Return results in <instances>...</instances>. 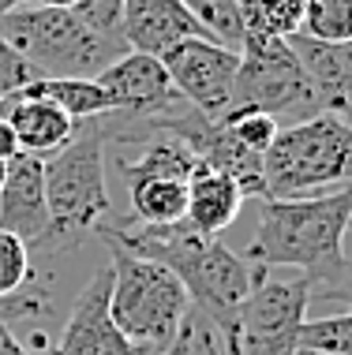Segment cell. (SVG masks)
Listing matches in <instances>:
<instances>
[{
    "label": "cell",
    "mask_w": 352,
    "mask_h": 355,
    "mask_svg": "<svg viewBox=\"0 0 352 355\" xmlns=\"http://www.w3.org/2000/svg\"><path fill=\"white\" fill-rule=\"evenodd\" d=\"M94 232L109 239L117 251L146 258V262H158L169 273H176V281L184 284L187 300H192V311L203 314L221 333L225 348L233 344L236 314L251 292V266L236 251H229L221 239L199 236L187 220H180V225H135V220L112 225V220H101Z\"/></svg>",
    "instance_id": "obj_1"
},
{
    "label": "cell",
    "mask_w": 352,
    "mask_h": 355,
    "mask_svg": "<svg viewBox=\"0 0 352 355\" xmlns=\"http://www.w3.org/2000/svg\"><path fill=\"white\" fill-rule=\"evenodd\" d=\"M352 217V184L311 198H262L259 225L247 243V266L255 270H300L315 284H326L345 270V243Z\"/></svg>",
    "instance_id": "obj_2"
},
{
    "label": "cell",
    "mask_w": 352,
    "mask_h": 355,
    "mask_svg": "<svg viewBox=\"0 0 352 355\" xmlns=\"http://www.w3.org/2000/svg\"><path fill=\"white\" fill-rule=\"evenodd\" d=\"M0 37L37 71V79H98L131 53L124 37L94 34L75 12L15 8L0 19Z\"/></svg>",
    "instance_id": "obj_3"
},
{
    "label": "cell",
    "mask_w": 352,
    "mask_h": 355,
    "mask_svg": "<svg viewBox=\"0 0 352 355\" xmlns=\"http://www.w3.org/2000/svg\"><path fill=\"white\" fill-rule=\"evenodd\" d=\"M352 184V128L326 112L281 128L262 153V198H311Z\"/></svg>",
    "instance_id": "obj_4"
},
{
    "label": "cell",
    "mask_w": 352,
    "mask_h": 355,
    "mask_svg": "<svg viewBox=\"0 0 352 355\" xmlns=\"http://www.w3.org/2000/svg\"><path fill=\"white\" fill-rule=\"evenodd\" d=\"M45 180V206H49V247L79 243L87 232L101 225L109 214V187H106V139L98 123H75V139L53 157L42 161Z\"/></svg>",
    "instance_id": "obj_5"
},
{
    "label": "cell",
    "mask_w": 352,
    "mask_h": 355,
    "mask_svg": "<svg viewBox=\"0 0 352 355\" xmlns=\"http://www.w3.org/2000/svg\"><path fill=\"white\" fill-rule=\"evenodd\" d=\"M109 273V318L142 355H161L192 318V300L184 284L165 266L117 251V247H112Z\"/></svg>",
    "instance_id": "obj_6"
},
{
    "label": "cell",
    "mask_w": 352,
    "mask_h": 355,
    "mask_svg": "<svg viewBox=\"0 0 352 355\" xmlns=\"http://www.w3.org/2000/svg\"><path fill=\"white\" fill-rule=\"evenodd\" d=\"M229 112H262L278 128L319 116L311 79L285 37H247L240 49Z\"/></svg>",
    "instance_id": "obj_7"
},
{
    "label": "cell",
    "mask_w": 352,
    "mask_h": 355,
    "mask_svg": "<svg viewBox=\"0 0 352 355\" xmlns=\"http://www.w3.org/2000/svg\"><path fill=\"white\" fill-rule=\"evenodd\" d=\"M311 281L274 277V270H251V292L236 314L229 355H296V333L308 322Z\"/></svg>",
    "instance_id": "obj_8"
},
{
    "label": "cell",
    "mask_w": 352,
    "mask_h": 355,
    "mask_svg": "<svg viewBox=\"0 0 352 355\" xmlns=\"http://www.w3.org/2000/svg\"><path fill=\"white\" fill-rule=\"evenodd\" d=\"M161 68L169 71V79H173L180 101L187 109L203 112L210 120H221L229 112L240 53L221 49V45L203 42V37H187V42L173 45L161 56Z\"/></svg>",
    "instance_id": "obj_9"
},
{
    "label": "cell",
    "mask_w": 352,
    "mask_h": 355,
    "mask_svg": "<svg viewBox=\"0 0 352 355\" xmlns=\"http://www.w3.org/2000/svg\"><path fill=\"white\" fill-rule=\"evenodd\" d=\"M94 83L106 94V112H117L128 120H154L161 112L184 105L158 56L124 53Z\"/></svg>",
    "instance_id": "obj_10"
},
{
    "label": "cell",
    "mask_w": 352,
    "mask_h": 355,
    "mask_svg": "<svg viewBox=\"0 0 352 355\" xmlns=\"http://www.w3.org/2000/svg\"><path fill=\"white\" fill-rule=\"evenodd\" d=\"M109 284H112L109 270H98L90 277L87 288L75 295L64 337L49 355H142L109 318Z\"/></svg>",
    "instance_id": "obj_11"
},
{
    "label": "cell",
    "mask_w": 352,
    "mask_h": 355,
    "mask_svg": "<svg viewBox=\"0 0 352 355\" xmlns=\"http://www.w3.org/2000/svg\"><path fill=\"white\" fill-rule=\"evenodd\" d=\"M120 34H124V45L131 53L158 56V60L173 45L187 42V37L210 42L184 0H124Z\"/></svg>",
    "instance_id": "obj_12"
},
{
    "label": "cell",
    "mask_w": 352,
    "mask_h": 355,
    "mask_svg": "<svg viewBox=\"0 0 352 355\" xmlns=\"http://www.w3.org/2000/svg\"><path fill=\"white\" fill-rule=\"evenodd\" d=\"M0 228L12 232L15 239L45 243L49 236V206H45V180L42 161L31 153H15L8 161V176L0 187Z\"/></svg>",
    "instance_id": "obj_13"
},
{
    "label": "cell",
    "mask_w": 352,
    "mask_h": 355,
    "mask_svg": "<svg viewBox=\"0 0 352 355\" xmlns=\"http://www.w3.org/2000/svg\"><path fill=\"white\" fill-rule=\"evenodd\" d=\"M296 53V60L303 64L315 90L319 112L334 116L352 128V42L345 45H319L303 34L285 37Z\"/></svg>",
    "instance_id": "obj_14"
},
{
    "label": "cell",
    "mask_w": 352,
    "mask_h": 355,
    "mask_svg": "<svg viewBox=\"0 0 352 355\" xmlns=\"http://www.w3.org/2000/svg\"><path fill=\"white\" fill-rule=\"evenodd\" d=\"M0 116L12 128L19 153H31L37 161L53 157L56 150H64L75 139V120L42 98H19L15 94V98L0 101Z\"/></svg>",
    "instance_id": "obj_15"
},
{
    "label": "cell",
    "mask_w": 352,
    "mask_h": 355,
    "mask_svg": "<svg viewBox=\"0 0 352 355\" xmlns=\"http://www.w3.org/2000/svg\"><path fill=\"white\" fill-rule=\"evenodd\" d=\"M244 198L247 195L240 191L236 180L221 176V172H214V168L195 165V172L187 176V217L184 220L199 236L217 239L236 217H240Z\"/></svg>",
    "instance_id": "obj_16"
},
{
    "label": "cell",
    "mask_w": 352,
    "mask_h": 355,
    "mask_svg": "<svg viewBox=\"0 0 352 355\" xmlns=\"http://www.w3.org/2000/svg\"><path fill=\"white\" fill-rule=\"evenodd\" d=\"M19 98H42L68 112L75 123L106 116V94L98 90L94 79H34L31 86L19 90Z\"/></svg>",
    "instance_id": "obj_17"
},
{
    "label": "cell",
    "mask_w": 352,
    "mask_h": 355,
    "mask_svg": "<svg viewBox=\"0 0 352 355\" xmlns=\"http://www.w3.org/2000/svg\"><path fill=\"white\" fill-rule=\"evenodd\" d=\"M128 191L135 225H180L187 217V180H139Z\"/></svg>",
    "instance_id": "obj_18"
},
{
    "label": "cell",
    "mask_w": 352,
    "mask_h": 355,
    "mask_svg": "<svg viewBox=\"0 0 352 355\" xmlns=\"http://www.w3.org/2000/svg\"><path fill=\"white\" fill-rule=\"evenodd\" d=\"M319 45H345L352 42V0H303L300 31Z\"/></svg>",
    "instance_id": "obj_19"
},
{
    "label": "cell",
    "mask_w": 352,
    "mask_h": 355,
    "mask_svg": "<svg viewBox=\"0 0 352 355\" xmlns=\"http://www.w3.org/2000/svg\"><path fill=\"white\" fill-rule=\"evenodd\" d=\"M303 0H244L247 37H292L300 31Z\"/></svg>",
    "instance_id": "obj_20"
},
{
    "label": "cell",
    "mask_w": 352,
    "mask_h": 355,
    "mask_svg": "<svg viewBox=\"0 0 352 355\" xmlns=\"http://www.w3.org/2000/svg\"><path fill=\"white\" fill-rule=\"evenodd\" d=\"M296 352L308 355H352V314H322L308 318L296 333Z\"/></svg>",
    "instance_id": "obj_21"
},
{
    "label": "cell",
    "mask_w": 352,
    "mask_h": 355,
    "mask_svg": "<svg viewBox=\"0 0 352 355\" xmlns=\"http://www.w3.org/2000/svg\"><path fill=\"white\" fill-rule=\"evenodd\" d=\"M31 284V247L0 228V300Z\"/></svg>",
    "instance_id": "obj_22"
},
{
    "label": "cell",
    "mask_w": 352,
    "mask_h": 355,
    "mask_svg": "<svg viewBox=\"0 0 352 355\" xmlns=\"http://www.w3.org/2000/svg\"><path fill=\"white\" fill-rule=\"evenodd\" d=\"M225 128L233 131V139L240 142L244 150H251V153H262L270 150V142L278 139V123H274L270 116H262V112H225Z\"/></svg>",
    "instance_id": "obj_23"
},
{
    "label": "cell",
    "mask_w": 352,
    "mask_h": 355,
    "mask_svg": "<svg viewBox=\"0 0 352 355\" xmlns=\"http://www.w3.org/2000/svg\"><path fill=\"white\" fill-rule=\"evenodd\" d=\"M83 23L90 26L94 34H106V37H124L120 34V19H124V0H79L72 8Z\"/></svg>",
    "instance_id": "obj_24"
},
{
    "label": "cell",
    "mask_w": 352,
    "mask_h": 355,
    "mask_svg": "<svg viewBox=\"0 0 352 355\" xmlns=\"http://www.w3.org/2000/svg\"><path fill=\"white\" fill-rule=\"evenodd\" d=\"M49 306H53V303H49V295L26 284L23 292L4 295V300H0V325H8V329H12V322L42 318V314H49Z\"/></svg>",
    "instance_id": "obj_25"
},
{
    "label": "cell",
    "mask_w": 352,
    "mask_h": 355,
    "mask_svg": "<svg viewBox=\"0 0 352 355\" xmlns=\"http://www.w3.org/2000/svg\"><path fill=\"white\" fill-rule=\"evenodd\" d=\"M34 79H37V71L0 37V101L15 98V94L23 90V86H31Z\"/></svg>",
    "instance_id": "obj_26"
},
{
    "label": "cell",
    "mask_w": 352,
    "mask_h": 355,
    "mask_svg": "<svg viewBox=\"0 0 352 355\" xmlns=\"http://www.w3.org/2000/svg\"><path fill=\"white\" fill-rule=\"evenodd\" d=\"M187 355H229L221 333L195 311H192V322H187Z\"/></svg>",
    "instance_id": "obj_27"
},
{
    "label": "cell",
    "mask_w": 352,
    "mask_h": 355,
    "mask_svg": "<svg viewBox=\"0 0 352 355\" xmlns=\"http://www.w3.org/2000/svg\"><path fill=\"white\" fill-rule=\"evenodd\" d=\"M311 303H334V306H345L352 314V266H345L334 281L311 288Z\"/></svg>",
    "instance_id": "obj_28"
},
{
    "label": "cell",
    "mask_w": 352,
    "mask_h": 355,
    "mask_svg": "<svg viewBox=\"0 0 352 355\" xmlns=\"http://www.w3.org/2000/svg\"><path fill=\"white\" fill-rule=\"evenodd\" d=\"M0 355H31L23 340H15V333L8 325H0Z\"/></svg>",
    "instance_id": "obj_29"
},
{
    "label": "cell",
    "mask_w": 352,
    "mask_h": 355,
    "mask_svg": "<svg viewBox=\"0 0 352 355\" xmlns=\"http://www.w3.org/2000/svg\"><path fill=\"white\" fill-rule=\"evenodd\" d=\"M15 153H19V142L12 135V128H8V120L0 116V161H12Z\"/></svg>",
    "instance_id": "obj_30"
},
{
    "label": "cell",
    "mask_w": 352,
    "mask_h": 355,
    "mask_svg": "<svg viewBox=\"0 0 352 355\" xmlns=\"http://www.w3.org/2000/svg\"><path fill=\"white\" fill-rule=\"evenodd\" d=\"M187 322H192V318H187ZM187 322H184V329L176 333V340L169 344V348L161 352V355H187Z\"/></svg>",
    "instance_id": "obj_31"
},
{
    "label": "cell",
    "mask_w": 352,
    "mask_h": 355,
    "mask_svg": "<svg viewBox=\"0 0 352 355\" xmlns=\"http://www.w3.org/2000/svg\"><path fill=\"white\" fill-rule=\"evenodd\" d=\"M79 0H31V8H49V12H72Z\"/></svg>",
    "instance_id": "obj_32"
},
{
    "label": "cell",
    "mask_w": 352,
    "mask_h": 355,
    "mask_svg": "<svg viewBox=\"0 0 352 355\" xmlns=\"http://www.w3.org/2000/svg\"><path fill=\"white\" fill-rule=\"evenodd\" d=\"M15 8H31V0H0V19L8 12H15Z\"/></svg>",
    "instance_id": "obj_33"
},
{
    "label": "cell",
    "mask_w": 352,
    "mask_h": 355,
    "mask_svg": "<svg viewBox=\"0 0 352 355\" xmlns=\"http://www.w3.org/2000/svg\"><path fill=\"white\" fill-rule=\"evenodd\" d=\"M4 176H8V161H0V187H4Z\"/></svg>",
    "instance_id": "obj_34"
},
{
    "label": "cell",
    "mask_w": 352,
    "mask_h": 355,
    "mask_svg": "<svg viewBox=\"0 0 352 355\" xmlns=\"http://www.w3.org/2000/svg\"><path fill=\"white\" fill-rule=\"evenodd\" d=\"M187 8H195V4H210V0H184Z\"/></svg>",
    "instance_id": "obj_35"
},
{
    "label": "cell",
    "mask_w": 352,
    "mask_h": 355,
    "mask_svg": "<svg viewBox=\"0 0 352 355\" xmlns=\"http://www.w3.org/2000/svg\"><path fill=\"white\" fill-rule=\"evenodd\" d=\"M296 355H308V352H296Z\"/></svg>",
    "instance_id": "obj_36"
},
{
    "label": "cell",
    "mask_w": 352,
    "mask_h": 355,
    "mask_svg": "<svg viewBox=\"0 0 352 355\" xmlns=\"http://www.w3.org/2000/svg\"><path fill=\"white\" fill-rule=\"evenodd\" d=\"M349 228H352V217H349Z\"/></svg>",
    "instance_id": "obj_37"
},
{
    "label": "cell",
    "mask_w": 352,
    "mask_h": 355,
    "mask_svg": "<svg viewBox=\"0 0 352 355\" xmlns=\"http://www.w3.org/2000/svg\"><path fill=\"white\" fill-rule=\"evenodd\" d=\"M45 355H49V352H45Z\"/></svg>",
    "instance_id": "obj_38"
}]
</instances>
